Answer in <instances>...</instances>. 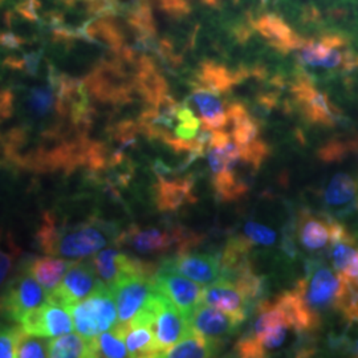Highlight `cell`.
I'll return each mask as SVG.
<instances>
[{
	"label": "cell",
	"mask_w": 358,
	"mask_h": 358,
	"mask_svg": "<svg viewBox=\"0 0 358 358\" xmlns=\"http://www.w3.org/2000/svg\"><path fill=\"white\" fill-rule=\"evenodd\" d=\"M205 152L217 196L222 201H235L248 190L245 177L264 162L268 148L260 138L242 143L230 131L217 130L210 131Z\"/></svg>",
	"instance_id": "1"
},
{
	"label": "cell",
	"mask_w": 358,
	"mask_h": 358,
	"mask_svg": "<svg viewBox=\"0 0 358 358\" xmlns=\"http://www.w3.org/2000/svg\"><path fill=\"white\" fill-rule=\"evenodd\" d=\"M289 331L303 332L289 292L260 303L251 329L238 341L236 353L245 358L266 357L285 344Z\"/></svg>",
	"instance_id": "2"
},
{
	"label": "cell",
	"mask_w": 358,
	"mask_h": 358,
	"mask_svg": "<svg viewBox=\"0 0 358 358\" xmlns=\"http://www.w3.org/2000/svg\"><path fill=\"white\" fill-rule=\"evenodd\" d=\"M113 236V227L99 219H90L75 226H57L50 215L44 217L38 234L40 244L47 254L69 259L97 254Z\"/></svg>",
	"instance_id": "3"
},
{
	"label": "cell",
	"mask_w": 358,
	"mask_h": 358,
	"mask_svg": "<svg viewBox=\"0 0 358 358\" xmlns=\"http://www.w3.org/2000/svg\"><path fill=\"white\" fill-rule=\"evenodd\" d=\"M349 289L350 287L334 269L320 263H312L308 267L306 278L299 280L292 292L313 324L319 327L322 312L346 307Z\"/></svg>",
	"instance_id": "4"
},
{
	"label": "cell",
	"mask_w": 358,
	"mask_h": 358,
	"mask_svg": "<svg viewBox=\"0 0 358 358\" xmlns=\"http://www.w3.org/2000/svg\"><path fill=\"white\" fill-rule=\"evenodd\" d=\"M68 309L77 333L88 340L113 328L118 317L115 294L103 284L84 301H78Z\"/></svg>",
	"instance_id": "5"
},
{
	"label": "cell",
	"mask_w": 358,
	"mask_h": 358,
	"mask_svg": "<svg viewBox=\"0 0 358 358\" xmlns=\"http://www.w3.org/2000/svg\"><path fill=\"white\" fill-rule=\"evenodd\" d=\"M199 236H194L182 227L171 230H162L157 227L141 229L131 226L127 232L118 238V243L127 245L141 255H158L170 251L174 245L178 247L179 252H186L192 245L196 244Z\"/></svg>",
	"instance_id": "6"
},
{
	"label": "cell",
	"mask_w": 358,
	"mask_h": 358,
	"mask_svg": "<svg viewBox=\"0 0 358 358\" xmlns=\"http://www.w3.org/2000/svg\"><path fill=\"white\" fill-rule=\"evenodd\" d=\"M157 269H142L124 276L110 288L115 294L118 322L128 324L150 300L155 287Z\"/></svg>",
	"instance_id": "7"
},
{
	"label": "cell",
	"mask_w": 358,
	"mask_h": 358,
	"mask_svg": "<svg viewBox=\"0 0 358 358\" xmlns=\"http://www.w3.org/2000/svg\"><path fill=\"white\" fill-rule=\"evenodd\" d=\"M48 292L23 268L0 296V315L13 322H20L27 312L47 303Z\"/></svg>",
	"instance_id": "8"
},
{
	"label": "cell",
	"mask_w": 358,
	"mask_h": 358,
	"mask_svg": "<svg viewBox=\"0 0 358 358\" xmlns=\"http://www.w3.org/2000/svg\"><path fill=\"white\" fill-rule=\"evenodd\" d=\"M101 285L103 282H100L92 262L75 263V266L66 272L63 282L48 292L47 303L65 308L72 307L94 294Z\"/></svg>",
	"instance_id": "9"
},
{
	"label": "cell",
	"mask_w": 358,
	"mask_h": 358,
	"mask_svg": "<svg viewBox=\"0 0 358 358\" xmlns=\"http://www.w3.org/2000/svg\"><path fill=\"white\" fill-rule=\"evenodd\" d=\"M152 331L161 349L159 357H162L167 349L177 345L192 333L187 317L159 291L155 297V316Z\"/></svg>",
	"instance_id": "10"
},
{
	"label": "cell",
	"mask_w": 358,
	"mask_h": 358,
	"mask_svg": "<svg viewBox=\"0 0 358 358\" xmlns=\"http://www.w3.org/2000/svg\"><path fill=\"white\" fill-rule=\"evenodd\" d=\"M155 287L189 319L192 310L202 303L203 289L192 279L169 268L165 264L155 273Z\"/></svg>",
	"instance_id": "11"
},
{
	"label": "cell",
	"mask_w": 358,
	"mask_h": 358,
	"mask_svg": "<svg viewBox=\"0 0 358 358\" xmlns=\"http://www.w3.org/2000/svg\"><path fill=\"white\" fill-rule=\"evenodd\" d=\"M192 332L203 337L211 345L219 348L238 329L244 320L201 303L187 319Z\"/></svg>",
	"instance_id": "12"
},
{
	"label": "cell",
	"mask_w": 358,
	"mask_h": 358,
	"mask_svg": "<svg viewBox=\"0 0 358 358\" xmlns=\"http://www.w3.org/2000/svg\"><path fill=\"white\" fill-rule=\"evenodd\" d=\"M345 41L341 36L327 35L320 40L304 41L300 47L299 59L303 64L322 68V69H336L340 66L350 68L355 64L353 57L349 52L344 50Z\"/></svg>",
	"instance_id": "13"
},
{
	"label": "cell",
	"mask_w": 358,
	"mask_h": 358,
	"mask_svg": "<svg viewBox=\"0 0 358 358\" xmlns=\"http://www.w3.org/2000/svg\"><path fill=\"white\" fill-rule=\"evenodd\" d=\"M23 329L41 337H57L72 332V316L68 308L47 303L27 312L20 321Z\"/></svg>",
	"instance_id": "14"
},
{
	"label": "cell",
	"mask_w": 358,
	"mask_h": 358,
	"mask_svg": "<svg viewBox=\"0 0 358 358\" xmlns=\"http://www.w3.org/2000/svg\"><path fill=\"white\" fill-rule=\"evenodd\" d=\"M189 106L199 118L205 131L226 130L230 127V105L223 101L219 92L202 85H195Z\"/></svg>",
	"instance_id": "15"
},
{
	"label": "cell",
	"mask_w": 358,
	"mask_h": 358,
	"mask_svg": "<svg viewBox=\"0 0 358 358\" xmlns=\"http://www.w3.org/2000/svg\"><path fill=\"white\" fill-rule=\"evenodd\" d=\"M344 231L345 229L338 223L313 215L309 211H301L296 222L299 244L309 252H317L327 248Z\"/></svg>",
	"instance_id": "16"
},
{
	"label": "cell",
	"mask_w": 358,
	"mask_h": 358,
	"mask_svg": "<svg viewBox=\"0 0 358 358\" xmlns=\"http://www.w3.org/2000/svg\"><path fill=\"white\" fill-rule=\"evenodd\" d=\"M202 303L245 321L252 299L239 284L222 278L206 287L202 294Z\"/></svg>",
	"instance_id": "17"
},
{
	"label": "cell",
	"mask_w": 358,
	"mask_h": 358,
	"mask_svg": "<svg viewBox=\"0 0 358 358\" xmlns=\"http://www.w3.org/2000/svg\"><path fill=\"white\" fill-rule=\"evenodd\" d=\"M92 264L96 269V273L100 282L108 288H112L115 282H120L129 273L142 271V269L154 268L152 264L129 257L128 255L122 254L120 250H115V248L99 251V254L93 256Z\"/></svg>",
	"instance_id": "18"
},
{
	"label": "cell",
	"mask_w": 358,
	"mask_h": 358,
	"mask_svg": "<svg viewBox=\"0 0 358 358\" xmlns=\"http://www.w3.org/2000/svg\"><path fill=\"white\" fill-rule=\"evenodd\" d=\"M294 99L297 100L303 115L310 122L321 125H332L336 121V109L325 94L316 90L306 75L297 77L292 87Z\"/></svg>",
	"instance_id": "19"
},
{
	"label": "cell",
	"mask_w": 358,
	"mask_h": 358,
	"mask_svg": "<svg viewBox=\"0 0 358 358\" xmlns=\"http://www.w3.org/2000/svg\"><path fill=\"white\" fill-rule=\"evenodd\" d=\"M164 264L202 285H210L223 278L222 262L215 256L182 252Z\"/></svg>",
	"instance_id": "20"
},
{
	"label": "cell",
	"mask_w": 358,
	"mask_h": 358,
	"mask_svg": "<svg viewBox=\"0 0 358 358\" xmlns=\"http://www.w3.org/2000/svg\"><path fill=\"white\" fill-rule=\"evenodd\" d=\"M333 269L350 288H358V245L346 230L331 244Z\"/></svg>",
	"instance_id": "21"
},
{
	"label": "cell",
	"mask_w": 358,
	"mask_h": 358,
	"mask_svg": "<svg viewBox=\"0 0 358 358\" xmlns=\"http://www.w3.org/2000/svg\"><path fill=\"white\" fill-rule=\"evenodd\" d=\"M256 29L267 38L272 45H275L282 52L300 48L306 41L304 38L297 36L294 31H291V28L287 26L282 19L271 15L259 19L256 22Z\"/></svg>",
	"instance_id": "22"
},
{
	"label": "cell",
	"mask_w": 358,
	"mask_h": 358,
	"mask_svg": "<svg viewBox=\"0 0 358 358\" xmlns=\"http://www.w3.org/2000/svg\"><path fill=\"white\" fill-rule=\"evenodd\" d=\"M73 266L75 263L69 260L55 259V257H38V259L29 260L24 269L41 284V287L47 292H51L52 289L60 282L63 275H65Z\"/></svg>",
	"instance_id": "23"
},
{
	"label": "cell",
	"mask_w": 358,
	"mask_h": 358,
	"mask_svg": "<svg viewBox=\"0 0 358 358\" xmlns=\"http://www.w3.org/2000/svg\"><path fill=\"white\" fill-rule=\"evenodd\" d=\"M127 329L128 324L118 322L110 328L109 332H103L94 338H90L93 357H129L128 348L125 346Z\"/></svg>",
	"instance_id": "24"
},
{
	"label": "cell",
	"mask_w": 358,
	"mask_h": 358,
	"mask_svg": "<svg viewBox=\"0 0 358 358\" xmlns=\"http://www.w3.org/2000/svg\"><path fill=\"white\" fill-rule=\"evenodd\" d=\"M125 343L129 357H159L161 355L154 332L148 325L131 327L128 324Z\"/></svg>",
	"instance_id": "25"
},
{
	"label": "cell",
	"mask_w": 358,
	"mask_h": 358,
	"mask_svg": "<svg viewBox=\"0 0 358 358\" xmlns=\"http://www.w3.org/2000/svg\"><path fill=\"white\" fill-rule=\"evenodd\" d=\"M48 357L51 358H90L92 344L81 334H66L48 341Z\"/></svg>",
	"instance_id": "26"
},
{
	"label": "cell",
	"mask_w": 358,
	"mask_h": 358,
	"mask_svg": "<svg viewBox=\"0 0 358 358\" xmlns=\"http://www.w3.org/2000/svg\"><path fill=\"white\" fill-rule=\"evenodd\" d=\"M157 201L162 210H174L185 202L192 201V183L190 179L169 182L159 180Z\"/></svg>",
	"instance_id": "27"
},
{
	"label": "cell",
	"mask_w": 358,
	"mask_h": 358,
	"mask_svg": "<svg viewBox=\"0 0 358 358\" xmlns=\"http://www.w3.org/2000/svg\"><path fill=\"white\" fill-rule=\"evenodd\" d=\"M217 349L211 345L203 337L192 332L186 338L179 341L177 345L171 346L162 355V357L170 358H206L215 355Z\"/></svg>",
	"instance_id": "28"
},
{
	"label": "cell",
	"mask_w": 358,
	"mask_h": 358,
	"mask_svg": "<svg viewBox=\"0 0 358 358\" xmlns=\"http://www.w3.org/2000/svg\"><path fill=\"white\" fill-rule=\"evenodd\" d=\"M357 182L345 173L336 174L324 194L327 205L341 207L349 205L357 195Z\"/></svg>",
	"instance_id": "29"
},
{
	"label": "cell",
	"mask_w": 358,
	"mask_h": 358,
	"mask_svg": "<svg viewBox=\"0 0 358 358\" xmlns=\"http://www.w3.org/2000/svg\"><path fill=\"white\" fill-rule=\"evenodd\" d=\"M239 76V73H232L222 65L206 63L198 76V85L223 93L236 84Z\"/></svg>",
	"instance_id": "30"
},
{
	"label": "cell",
	"mask_w": 358,
	"mask_h": 358,
	"mask_svg": "<svg viewBox=\"0 0 358 358\" xmlns=\"http://www.w3.org/2000/svg\"><path fill=\"white\" fill-rule=\"evenodd\" d=\"M56 105L57 97L52 87H35L27 96V110L34 118H44L51 115Z\"/></svg>",
	"instance_id": "31"
},
{
	"label": "cell",
	"mask_w": 358,
	"mask_h": 358,
	"mask_svg": "<svg viewBox=\"0 0 358 358\" xmlns=\"http://www.w3.org/2000/svg\"><path fill=\"white\" fill-rule=\"evenodd\" d=\"M16 357H48V341L41 336L27 332L23 329V327H17V329H16Z\"/></svg>",
	"instance_id": "32"
},
{
	"label": "cell",
	"mask_w": 358,
	"mask_h": 358,
	"mask_svg": "<svg viewBox=\"0 0 358 358\" xmlns=\"http://www.w3.org/2000/svg\"><path fill=\"white\" fill-rule=\"evenodd\" d=\"M244 239L251 244L272 245L276 242L278 234L272 229L257 222H247L243 227Z\"/></svg>",
	"instance_id": "33"
},
{
	"label": "cell",
	"mask_w": 358,
	"mask_h": 358,
	"mask_svg": "<svg viewBox=\"0 0 358 358\" xmlns=\"http://www.w3.org/2000/svg\"><path fill=\"white\" fill-rule=\"evenodd\" d=\"M16 329L0 327V358L16 357Z\"/></svg>",
	"instance_id": "34"
},
{
	"label": "cell",
	"mask_w": 358,
	"mask_h": 358,
	"mask_svg": "<svg viewBox=\"0 0 358 358\" xmlns=\"http://www.w3.org/2000/svg\"><path fill=\"white\" fill-rule=\"evenodd\" d=\"M17 255V250L15 245L3 248L0 247V285L7 279L10 271L13 268L15 256Z\"/></svg>",
	"instance_id": "35"
},
{
	"label": "cell",
	"mask_w": 358,
	"mask_h": 358,
	"mask_svg": "<svg viewBox=\"0 0 358 358\" xmlns=\"http://www.w3.org/2000/svg\"><path fill=\"white\" fill-rule=\"evenodd\" d=\"M356 352H357V356H358V340H357V344H356Z\"/></svg>",
	"instance_id": "36"
}]
</instances>
